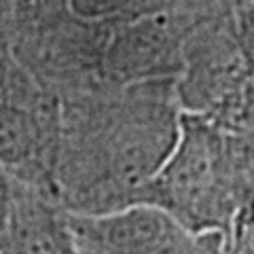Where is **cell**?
Segmentation results:
<instances>
[{
    "mask_svg": "<svg viewBox=\"0 0 254 254\" xmlns=\"http://www.w3.org/2000/svg\"><path fill=\"white\" fill-rule=\"evenodd\" d=\"M229 170L220 133L199 117H182L178 138L146 190L193 233H212L229 210Z\"/></svg>",
    "mask_w": 254,
    "mask_h": 254,
    "instance_id": "obj_1",
    "label": "cell"
},
{
    "mask_svg": "<svg viewBox=\"0 0 254 254\" xmlns=\"http://www.w3.org/2000/svg\"><path fill=\"white\" fill-rule=\"evenodd\" d=\"M78 254H182L195 233L161 205L136 201L117 210L68 212Z\"/></svg>",
    "mask_w": 254,
    "mask_h": 254,
    "instance_id": "obj_2",
    "label": "cell"
},
{
    "mask_svg": "<svg viewBox=\"0 0 254 254\" xmlns=\"http://www.w3.org/2000/svg\"><path fill=\"white\" fill-rule=\"evenodd\" d=\"M9 254H78L68 212L58 210L45 195L13 182L9 218Z\"/></svg>",
    "mask_w": 254,
    "mask_h": 254,
    "instance_id": "obj_3",
    "label": "cell"
},
{
    "mask_svg": "<svg viewBox=\"0 0 254 254\" xmlns=\"http://www.w3.org/2000/svg\"><path fill=\"white\" fill-rule=\"evenodd\" d=\"M174 36L161 17H142L119 32L106 51V68L119 78L163 74L174 64Z\"/></svg>",
    "mask_w": 254,
    "mask_h": 254,
    "instance_id": "obj_4",
    "label": "cell"
},
{
    "mask_svg": "<svg viewBox=\"0 0 254 254\" xmlns=\"http://www.w3.org/2000/svg\"><path fill=\"white\" fill-rule=\"evenodd\" d=\"M49 136L41 115L17 102H0V163L11 176L26 182L45 170Z\"/></svg>",
    "mask_w": 254,
    "mask_h": 254,
    "instance_id": "obj_5",
    "label": "cell"
},
{
    "mask_svg": "<svg viewBox=\"0 0 254 254\" xmlns=\"http://www.w3.org/2000/svg\"><path fill=\"white\" fill-rule=\"evenodd\" d=\"M148 0H66L68 11L85 21H108L138 15Z\"/></svg>",
    "mask_w": 254,
    "mask_h": 254,
    "instance_id": "obj_6",
    "label": "cell"
},
{
    "mask_svg": "<svg viewBox=\"0 0 254 254\" xmlns=\"http://www.w3.org/2000/svg\"><path fill=\"white\" fill-rule=\"evenodd\" d=\"M13 203V180L6 168L0 163V254H9V218Z\"/></svg>",
    "mask_w": 254,
    "mask_h": 254,
    "instance_id": "obj_7",
    "label": "cell"
},
{
    "mask_svg": "<svg viewBox=\"0 0 254 254\" xmlns=\"http://www.w3.org/2000/svg\"><path fill=\"white\" fill-rule=\"evenodd\" d=\"M225 254H254V214H244L237 218Z\"/></svg>",
    "mask_w": 254,
    "mask_h": 254,
    "instance_id": "obj_8",
    "label": "cell"
},
{
    "mask_svg": "<svg viewBox=\"0 0 254 254\" xmlns=\"http://www.w3.org/2000/svg\"><path fill=\"white\" fill-rule=\"evenodd\" d=\"M182 254H216V248L212 246V242L208 240V237L199 233L197 242L193 244V248L187 250V252H182Z\"/></svg>",
    "mask_w": 254,
    "mask_h": 254,
    "instance_id": "obj_9",
    "label": "cell"
},
{
    "mask_svg": "<svg viewBox=\"0 0 254 254\" xmlns=\"http://www.w3.org/2000/svg\"><path fill=\"white\" fill-rule=\"evenodd\" d=\"M0 2H2V0H0Z\"/></svg>",
    "mask_w": 254,
    "mask_h": 254,
    "instance_id": "obj_10",
    "label": "cell"
}]
</instances>
